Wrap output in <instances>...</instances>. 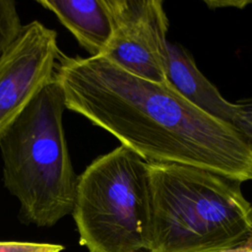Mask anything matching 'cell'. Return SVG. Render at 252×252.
<instances>
[{"label": "cell", "instance_id": "cell-1", "mask_svg": "<svg viewBox=\"0 0 252 252\" xmlns=\"http://www.w3.org/2000/svg\"><path fill=\"white\" fill-rule=\"evenodd\" d=\"M54 79L65 107L147 162L178 163L252 180V138L185 99L168 81L134 76L103 56L63 57Z\"/></svg>", "mask_w": 252, "mask_h": 252}, {"label": "cell", "instance_id": "cell-2", "mask_svg": "<svg viewBox=\"0 0 252 252\" xmlns=\"http://www.w3.org/2000/svg\"><path fill=\"white\" fill-rule=\"evenodd\" d=\"M147 166V252H214L252 233L241 182L190 165Z\"/></svg>", "mask_w": 252, "mask_h": 252}, {"label": "cell", "instance_id": "cell-3", "mask_svg": "<svg viewBox=\"0 0 252 252\" xmlns=\"http://www.w3.org/2000/svg\"><path fill=\"white\" fill-rule=\"evenodd\" d=\"M65 108L54 79L0 135L4 184L26 223L52 226L74 210L78 176L64 134Z\"/></svg>", "mask_w": 252, "mask_h": 252}, {"label": "cell", "instance_id": "cell-4", "mask_svg": "<svg viewBox=\"0 0 252 252\" xmlns=\"http://www.w3.org/2000/svg\"><path fill=\"white\" fill-rule=\"evenodd\" d=\"M147 163L121 145L78 176L72 215L89 252H147Z\"/></svg>", "mask_w": 252, "mask_h": 252}, {"label": "cell", "instance_id": "cell-5", "mask_svg": "<svg viewBox=\"0 0 252 252\" xmlns=\"http://www.w3.org/2000/svg\"><path fill=\"white\" fill-rule=\"evenodd\" d=\"M113 35L101 55L124 71L157 83L167 81L168 19L160 0H107Z\"/></svg>", "mask_w": 252, "mask_h": 252}, {"label": "cell", "instance_id": "cell-6", "mask_svg": "<svg viewBox=\"0 0 252 252\" xmlns=\"http://www.w3.org/2000/svg\"><path fill=\"white\" fill-rule=\"evenodd\" d=\"M57 32L38 21L23 26L0 55V135L54 80Z\"/></svg>", "mask_w": 252, "mask_h": 252}, {"label": "cell", "instance_id": "cell-7", "mask_svg": "<svg viewBox=\"0 0 252 252\" xmlns=\"http://www.w3.org/2000/svg\"><path fill=\"white\" fill-rule=\"evenodd\" d=\"M167 81L189 102L211 116L234 125L238 110L197 68L194 59L179 44L167 42Z\"/></svg>", "mask_w": 252, "mask_h": 252}, {"label": "cell", "instance_id": "cell-8", "mask_svg": "<svg viewBox=\"0 0 252 252\" xmlns=\"http://www.w3.org/2000/svg\"><path fill=\"white\" fill-rule=\"evenodd\" d=\"M51 11L92 57L101 56L113 35L107 0H38Z\"/></svg>", "mask_w": 252, "mask_h": 252}, {"label": "cell", "instance_id": "cell-9", "mask_svg": "<svg viewBox=\"0 0 252 252\" xmlns=\"http://www.w3.org/2000/svg\"><path fill=\"white\" fill-rule=\"evenodd\" d=\"M23 25L13 0H0V55L19 35Z\"/></svg>", "mask_w": 252, "mask_h": 252}, {"label": "cell", "instance_id": "cell-10", "mask_svg": "<svg viewBox=\"0 0 252 252\" xmlns=\"http://www.w3.org/2000/svg\"><path fill=\"white\" fill-rule=\"evenodd\" d=\"M64 247L58 244L23 241H0V252H60Z\"/></svg>", "mask_w": 252, "mask_h": 252}, {"label": "cell", "instance_id": "cell-11", "mask_svg": "<svg viewBox=\"0 0 252 252\" xmlns=\"http://www.w3.org/2000/svg\"><path fill=\"white\" fill-rule=\"evenodd\" d=\"M238 110L234 125L252 138V96L236 102Z\"/></svg>", "mask_w": 252, "mask_h": 252}, {"label": "cell", "instance_id": "cell-12", "mask_svg": "<svg viewBox=\"0 0 252 252\" xmlns=\"http://www.w3.org/2000/svg\"><path fill=\"white\" fill-rule=\"evenodd\" d=\"M214 252H252V233L240 242Z\"/></svg>", "mask_w": 252, "mask_h": 252}, {"label": "cell", "instance_id": "cell-13", "mask_svg": "<svg viewBox=\"0 0 252 252\" xmlns=\"http://www.w3.org/2000/svg\"><path fill=\"white\" fill-rule=\"evenodd\" d=\"M250 2H251V4H252V1H250Z\"/></svg>", "mask_w": 252, "mask_h": 252}]
</instances>
